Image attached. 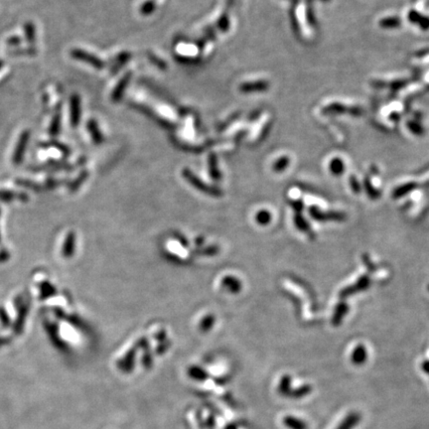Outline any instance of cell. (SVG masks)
<instances>
[{"instance_id": "cell-1", "label": "cell", "mask_w": 429, "mask_h": 429, "mask_svg": "<svg viewBox=\"0 0 429 429\" xmlns=\"http://www.w3.org/2000/svg\"><path fill=\"white\" fill-rule=\"evenodd\" d=\"M29 139H30V131L28 129L22 131L20 136H19V139L17 141V144L15 146L13 156H12V161L14 164L18 165L23 161V158L25 156L26 149L28 146Z\"/></svg>"}, {"instance_id": "cell-2", "label": "cell", "mask_w": 429, "mask_h": 429, "mask_svg": "<svg viewBox=\"0 0 429 429\" xmlns=\"http://www.w3.org/2000/svg\"><path fill=\"white\" fill-rule=\"evenodd\" d=\"M71 56L76 60L90 64V66H92V67H94L96 69H103L105 67V63L101 59L96 58L95 56H93V55H91L84 50L73 49L71 51Z\"/></svg>"}, {"instance_id": "cell-3", "label": "cell", "mask_w": 429, "mask_h": 429, "mask_svg": "<svg viewBox=\"0 0 429 429\" xmlns=\"http://www.w3.org/2000/svg\"><path fill=\"white\" fill-rule=\"evenodd\" d=\"M71 124L77 127L81 121V98L78 94H73L70 100Z\"/></svg>"}, {"instance_id": "cell-4", "label": "cell", "mask_w": 429, "mask_h": 429, "mask_svg": "<svg viewBox=\"0 0 429 429\" xmlns=\"http://www.w3.org/2000/svg\"><path fill=\"white\" fill-rule=\"evenodd\" d=\"M369 285H370V278H369V276H366V275L365 276H361L357 283H355L354 285H352L350 287H347V288L343 289L341 291L340 296L342 297V298H345V297H347V296L353 295L356 292H359V291H361V290L368 288Z\"/></svg>"}, {"instance_id": "cell-5", "label": "cell", "mask_w": 429, "mask_h": 429, "mask_svg": "<svg viewBox=\"0 0 429 429\" xmlns=\"http://www.w3.org/2000/svg\"><path fill=\"white\" fill-rule=\"evenodd\" d=\"M135 353H136V348L131 349L128 353H126V355L120 361H117L118 369L124 373H128L133 370L135 365Z\"/></svg>"}, {"instance_id": "cell-6", "label": "cell", "mask_w": 429, "mask_h": 429, "mask_svg": "<svg viewBox=\"0 0 429 429\" xmlns=\"http://www.w3.org/2000/svg\"><path fill=\"white\" fill-rule=\"evenodd\" d=\"M183 174H184L185 178H186V179H187V180H188L193 186H195L196 188L201 189V190H203V192H207V193L212 194V195H220V193H218L216 189H214V188H212V187H209V186H206V185L203 184L202 181L198 180V178H197L192 172H190L189 170L185 169L184 172H183Z\"/></svg>"}, {"instance_id": "cell-7", "label": "cell", "mask_w": 429, "mask_h": 429, "mask_svg": "<svg viewBox=\"0 0 429 429\" xmlns=\"http://www.w3.org/2000/svg\"><path fill=\"white\" fill-rule=\"evenodd\" d=\"M312 218H314L315 220L318 221H327V220H342L344 219L343 214L341 213H322L321 211H319L317 208L313 207L309 210Z\"/></svg>"}, {"instance_id": "cell-8", "label": "cell", "mask_w": 429, "mask_h": 429, "mask_svg": "<svg viewBox=\"0 0 429 429\" xmlns=\"http://www.w3.org/2000/svg\"><path fill=\"white\" fill-rule=\"evenodd\" d=\"M25 39L29 44H34L36 41V28L33 22H26L24 25Z\"/></svg>"}, {"instance_id": "cell-9", "label": "cell", "mask_w": 429, "mask_h": 429, "mask_svg": "<svg viewBox=\"0 0 429 429\" xmlns=\"http://www.w3.org/2000/svg\"><path fill=\"white\" fill-rule=\"evenodd\" d=\"M75 248V235L74 233H70L67 237V240L65 242L64 248H63V255L65 257H69L73 255Z\"/></svg>"}, {"instance_id": "cell-10", "label": "cell", "mask_w": 429, "mask_h": 429, "mask_svg": "<svg viewBox=\"0 0 429 429\" xmlns=\"http://www.w3.org/2000/svg\"><path fill=\"white\" fill-rule=\"evenodd\" d=\"M188 375L190 378L196 381H206L208 379V374L199 367H191L188 370Z\"/></svg>"}, {"instance_id": "cell-11", "label": "cell", "mask_w": 429, "mask_h": 429, "mask_svg": "<svg viewBox=\"0 0 429 429\" xmlns=\"http://www.w3.org/2000/svg\"><path fill=\"white\" fill-rule=\"evenodd\" d=\"M61 130V114L60 113H56L53 116V119L50 123V127H49V135L52 137H56Z\"/></svg>"}, {"instance_id": "cell-12", "label": "cell", "mask_w": 429, "mask_h": 429, "mask_svg": "<svg viewBox=\"0 0 429 429\" xmlns=\"http://www.w3.org/2000/svg\"><path fill=\"white\" fill-rule=\"evenodd\" d=\"M88 129L90 131V134L91 135L92 139L94 140V142H96L97 144H100L103 141V136H102V135L100 133V130H98L96 122L93 121V120H90L89 123H88Z\"/></svg>"}, {"instance_id": "cell-13", "label": "cell", "mask_w": 429, "mask_h": 429, "mask_svg": "<svg viewBox=\"0 0 429 429\" xmlns=\"http://www.w3.org/2000/svg\"><path fill=\"white\" fill-rule=\"evenodd\" d=\"M352 357L354 362H356V364H361L367 359V350L361 345H360L355 349Z\"/></svg>"}, {"instance_id": "cell-14", "label": "cell", "mask_w": 429, "mask_h": 429, "mask_svg": "<svg viewBox=\"0 0 429 429\" xmlns=\"http://www.w3.org/2000/svg\"><path fill=\"white\" fill-rule=\"evenodd\" d=\"M129 78H130V74H127V75H126L125 77H123L122 80L119 82V84L117 85L115 90H114L113 93V101H118L119 98L121 97V93H122V91H123L125 86H126V84H128V82H129Z\"/></svg>"}, {"instance_id": "cell-15", "label": "cell", "mask_w": 429, "mask_h": 429, "mask_svg": "<svg viewBox=\"0 0 429 429\" xmlns=\"http://www.w3.org/2000/svg\"><path fill=\"white\" fill-rule=\"evenodd\" d=\"M223 283L226 287H227L228 289H230V291H233V292H237L241 289V282L232 276L225 277Z\"/></svg>"}, {"instance_id": "cell-16", "label": "cell", "mask_w": 429, "mask_h": 429, "mask_svg": "<svg viewBox=\"0 0 429 429\" xmlns=\"http://www.w3.org/2000/svg\"><path fill=\"white\" fill-rule=\"evenodd\" d=\"M347 311H348V306H347L345 303H341V304H339V305L337 306L336 311H335V314H334V316H333V323H334L335 325H338V324L341 322L343 316L347 313Z\"/></svg>"}, {"instance_id": "cell-17", "label": "cell", "mask_w": 429, "mask_h": 429, "mask_svg": "<svg viewBox=\"0 0 429 429\" xmlns=\"http://www.w3.org/2000/svg\"><path fill=\"white\" fill-rule=\"evenodd\" d=\"M294 221H295L296 226L298 227L301 230V232H304V233H309L310 232V226H309L308 223L306 222V220L302 216H300L299 214H297L295 216V218H294Z\"/></svg>"}, {"instance_id": "cell-18", "label": "cell", "mask_w": 429, "mask_h": 429, "mask_svg": "<svg viewBox=\"0 0 429 429\" xmlns=\"http://www.w3.org/2000/svg\"><path fill=\"white\" fill-rule=\"evenodd\" d=\"M284 423L291 429H304V423L301 422L298 419H295L293 417H287L284 419Z\"/></svg>"}, {"instance_id": "cell-19", "label": "cell", "mask_w": 429, "mask_h": 429, "mask_svg": "<svg viewBox=\"0 0 429 429\" xmlns=\"http://www.w3.org/2000/svg\"><path fill=\"white\" fill-rule=\"evenodd\" d=\"M271 220V214L268 211H260L257 213L256 221L260 225H268Z\"/></svg>"}, {"instance_id": "cell-20", "label": "cell", "mask_w": 429, "mask_h": 429, "mask_svg": "<svg viewBox=\"0 0 429 429\" xmlns=\"http://www.w3.org/2000/svg\"><path fill=\"white\" fill-rule=\"evenodd\" d=\"M357 420H358L357 415H354V414L350 415L349 417H347L343 421V423L337 429H352L355 426V424L357 423Z\"/></svg>"}, {"instance_id": "cell-21", "label": "cell", "mask_w": 429, "mask_h": 429, "mask_svg": "<svg viewBox=\"0 0 429 429\" xmlns=\"http://www.w3.org/2000/svg\"><path fill=\"white\" fill-rule=\"evenodd\" d=\"M26 314H27V308L24 307V308L21 310V312H20V314H19V317H18V319H17L16 325H15V332H17L18 334L22 331V327H23L22 325H23V323L25 322Z\"/></svg>"}, {"instance_id": "cell-22", "label": "cell", "mask_w": 429, "mask_h": 429, "mask_svg": "<svg viewBox=\"0 0 429 429\" xmlns=\"http://www.w3.org/2000/svg\"><path fill=\"white\" fill-rule=\"evenodd\" d=\"M412 188H414V185H413V184H406V185L401 186L399 189H397V190L394 191V193H393V197H394V198L402 197V196L407 194Z\"/></svg>"}, {"instance_id": "cell-23", "label": "cell", "mask_w": 429, "mask_h": 429, "mask_svg": "<svg viewBox=\"0 0 429 429\" xmlns=\"http://www.w3.org/2000/svg\"><path fill=\"white\" fill-rule=\"evenodd\" d=\"M209 165H210V173L212 175L213 178L218 179L219 178V172L217 170V166H216V157L214 155L210 156V160H209Z\"/></svg>"}, {"instance_id": "cell-24", "label": "cell", "mask_w": 429, "mask_h": 429, "mask_svg": "<svg viewBox=\"0 0 429 429\" xmlns=\"http://www.w3.org/2000/svg\"><path fill=\"white\" fill-rule=\"evenodd\" d=\"M331 170H332L333 173H335L337 175L341 174L344 171L343 163L341 161H339V160H334L332 162V164H331Z\"/></svg>"}, {"instance_id": "cell-25", "label": "cell", "mask_w": 429, "mask_h": 429, "mask_svg": "<svg viewBox=\"0 0 429 429\" xmlns=\"http://www.w3.org/2000/svg\"><path fill=\"white\" fill-rule=\"evenodd\" d=\"M169 249L170 250H174V251L176 250L178 252V254L183 256V257L187 256V251L183 248H180V246L177 243H175V242H172V243L169 244Z\"/></svg>"}, {"instance_id": "cell-26", "label": "cell", "mask_w": 429, "mask_h": 429, "mask_svg": "<svg viewBox=\"0 0 429 429\" xmlns=\"http://www.w3.org/2000/svg\"><path fill=\"white\" fill-rule=\"evenodd\" d=\"M43 146H54V147H57L61 152L65 153L66 155H69L70 154L69 148L67 146H65L64 144L60 143V142H50L49 144L48 143L47 144H43Z\"/></svg>"}, {"instance_id": "cell-27", "label": "cell", "mask_w": 429, "mask_h": 429, "mask_svg": "<svg viewBox=\"0 0 429 429\" xmlns=\"http://www.w3.org/2000/svg\"><path fill=\"white\" fill-rule=\"evenodd\" d=\"M41 289H42V298H45V297H48L55 292L54 287L52 285H50L49 283H44L42 285Z\"/></svg>"}, {"instance_id": "cell-28", "label": "cell", "mask_w": 429, "mask_h": 429, "mask_svg": "<svg viewBox=\"0 0 429 429\" xmlns=\"http://www.w3.org/2000/svg\"><path fill=\"white\" fill-rule=\"evenodd\" d=\"M21 42H22V40H21V38H20L19 36H11V37H9V38L6 40V43H7L9 46H12V47H15V46L20 45Z\"/></svg>"}, {"instance_id": "cell-29", "label": "cell", "mask_w": 429, "mask_h": 429, "mask_svg": "<svg viewBox=\"0 0 429 429\" xmlns=\"http://www.w3.org/2000/svg\"><path fill=\"white\" fill-rule=\"evenodd\" d=\"M154 10V3L153 2H147L144 6H142L141 8V13L143 14H149L150 12H152Z\"/></svg>"}, {"instance_id": "cell-30", "label": "cell", "mask_w": 429, "mask_h": 429, "mask_svg": "<svg viewBox=\"0 0 429 429\" xmlns=\"http://www.w3.org/2000/svg\"><path fill=\"white\" fill-rule=\"evenodd\" d=\"M287 162H288V160H287V158L285 159V158H283L282 160H280V161H278L276 164H275V170H277V171H280V170H282V169H284L285 168V166L287 165Z\"/></svg>"}, {"instance_id": "cell-31", "label": "cell", "mask_w": 429, "mask_h": 429, "mask_svg": "<svg viewBox=\"0 0 429 429\" xmlns=\"http://www.w3.org/2000/svg\"><path fill=\"white\" fill-rule=\"evenodd\" d=\"M213 321H214V319H213L212 317H208V318L205 319L204 322L202 323V328H203L204 330H208V329L211 327Z\"/></svg>"}, {"instance_id": "cell-32", "label": "cell", "mask_w": 429, "mask_h": 429, "mask_svg": "<svg viewBox=\"0 0 429 429\" xmlns=\"http://www.w3.org/2000/svg\"><path fill=\"white\" fill-rule=\"evenodd\" d=\"M292 206H293L294 210H295L296 212H298V213L303 209V204H302V202H300V201H294V202L292 203Z\"/></svg>"}, {"instance_id": "cell-33", "label": "cell", "mask_w": 429, "mask_h": 429, "mask_svg": "<svg viewBox=\"0 0 429 429\" xmlns=\"http://www.w3.org/2000/svg\"><path fill=\"white\" fill-rule=\"evenodd\" d=\"M13 197H14L13 193H10V192H0V198H1V199L9 200V199H12Z\"/></svg>"}, {"instance_id": "cell-34", "label": "cell", "mask_w": 429, "mask_h": 429, "mask_svg": "<svg viewBox=\"0 0 429 429\" xmlns=\"http://www.w3.org/2000/svg\"><path fill=\"white\" fill-rule=\"evenodd\" d=\"M223 19H224V21L223 20H221L220 21V27L223 29V30H226V28H227V26H228V24H227V20H226V17H223Z\"/></svg>"}, {"instance_id": "cell-35", "label": "cell", "mask_w": 429, "mask_h": 429, "mask_svg": "<svg viewBox=\"0 0 429 429\" xmlns=\"http://www.w3.org/2000/svg\"><path fill=\"white\" fill-rule=\"evenodd\" d=\"M6 343H7V340H6V339H1V338H0V347L3 346V345L6 344Z\"/></svg>"}, {"instance_id": "cell-36", "label": "cell", "mask_w": 429, "mask_h": 429, "mask_svg": "<svg viewBox=\"0 0 429 429\" xmlns=\"http://www.w3.org/2000/svg\"><path fill=\"white\" fill-rule=\"evenodd\" d=\"M225 429H237V428H236V426L233 425V424H228Z\"/></svg>"}, {"instance_id": "cell-37", "label": "cell", "mask_w": 429, "mask_h": 429, "mask_svg": "<svg viewBox=\"0 0 429 429\" xmlns=\"http://www.w3.org/2000/svg\"><path fill=\"white\" fill-rule=\"evenodd\" d=\"M3 66H4V60L0 59V70H1V69L3 68Z\"/></svg>"}]
</instances>
